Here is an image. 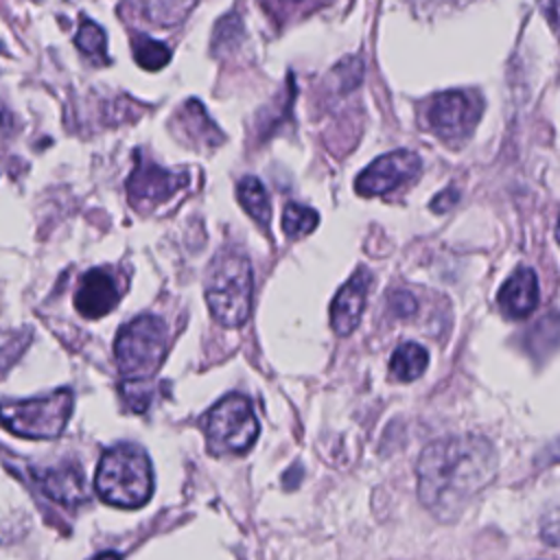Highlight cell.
Masks as SVG:
<instances>
[{
    "label": "cell",
    "instance_id": "cell-10",
    "mask_svg": "<svg viewBox=\"0 0 560 560\" xmlns=\"http://www.w3.org/2000/svg\"><path fill=\"white\" fill-rule=\"evenodd\" d=\"M122 289L116 280V276L103 267L90 269L81 276L77 293H74V306L83 317L96 319L107 315L120 300Z\"/></svg>",
    "mask_w": 560,
    "mask_h": 560
},
{
    "label": "cell",
    "instance_id": "cell-8",
    "mask_svg": "<svg viewBox=\"0 0 560 560\" xmlns=\"http://www.w3.org/2000/svg\"><path fill=\"white\" fill-rule=\"evenodd\" d=\"M422 162L420 155L407 149H398L376 158L359 177H357V192L363 197L387 195L402 184L413 182L420 175Z\"/></svg>",
    "mask_w": 560,
    "mask_h": 560
},
{
    "label": "cell",
    "instance_id": "cell-24",
    "mask_svg": "<svg viewBox=\"0 0 560 560\" xmlns=\"http://www.w3.org/2000/svg\"><path fill=\"white\" fill-rule=\"evenodd\" d=\"M540 455H542V457H540V464H542V466H549V464L560 462V440L553 442V444H551L547 451H542Z\"/></svg>",
    "mask_w": 560,
    "mask_h": 560
},
{
    "label": "cell",
    "instance_id": "cell-1",
    "mask_svg": "<svg viewBox=\"0 0 560 560\" xmlns=\"http://www.w3.org/2000/svg\"><path fill=\"white\" fill-rule=\"evenodd\" d=\"M497 464L492 442L481 435L433 440L416 464L418 499L438 521L451 523L492 481Z\"/></svg>",
    "mask_w": 560,
    "mask_h": 560
},
{
    "label": "cell",
    "instance_id": "cell-6",
    "mask_svg": "<svg viewBox=\"0 0 560 560\" xmlns=\"http://www.w3.org/2000/svg\"><path fill=\"white\" fill-rule=\"evenodd\" d=\"M203 431L210 453H245L258 435V420L254 416L252 402L243 394H228L206 413Z\"/></svg>",
    "mask_w": 560,
    "mask_h": 560
},
{
    "label": "cell",
    "instance_id": "cell-25",
    "mask_svg": "<svg viewBox=\"0 0 560 560\" xmlns=\"http://www.w3.org/2000/svg\"><path fill=\"white\" fill-rule=\"evenodd\" d=\"M11 129V116L9 112L0 105V133H7Z\"/></svg>",
    "mask_w": 560,
    "mask_h": 560
},
{
    "label": "cell",
    "instance_id": "cell-26",
    "mask_svg": "<svg viewBox=\"0 0 560 560\" xmlns=\"http://www.w3.org/2000/svg\"><path fill=\"white\" fill-rule=\"evenodd\" d=\"M94 560H120V556L116 551H105V553H98Z\"/></svg>",
    "mask_w": 560,
    "mask_h": 560
},
{
    "label": "cell",
    "instance_id": "cell-14",
    "mask_svg": "<svg viewBox=\"0 0 560 560\" xmlns=\"http://www.w3.org/2000/svg\"><path fill=\"white\" fill-rule=\"evenodd\" d=\"M427 365H429V352L416 341L400 343L389 359L392 376L402 383H411L418 376H422Z\"/></svg>",
    "mask_w": 560,
    "mask_h": 560
},
{
    "label": "cell",
    "instance_id": "cell-5",
    "mask_svg": "<svg viewBox=\"0 0 560 560\" xmlns=\"http://www.w3.org/2000/svg\"><path fill=\"white\" fill-rule=\"evenodd\" d=\"M72 413V394L57 389L28 400H11L0 405V422L15 435L33 440L57 438Z\"/></svg>",
    "mask_w": 560,
    "mask_h": 560
},
{
    "label": "cell",
    "instance_id": "cell-18",
    "mask_svg": "<svg viewBox=\"0 0 560 560\" xmlns=\"http://www.w3.org/2000/svg\"><path fill=\"white\" fill-rule=\"evenodd\" d=\"M131 50L133 59L147 70H160L171 59V50L162 42H155L140 33L131 37Z\"/></svg>",
    "mask_w": 560,
    "mask_h": 560
},
{
    "label": "cell",
    "instance_id": "cell-16",
    "mask_svg": "<svg viewBox=\"0 0 560 560\" xmlns=\"http://www.w3.org/2000/svg\"><path fill=\"white\" fill-rule=\"evenodd\" d=\"M179 116L184 120V129L190 136H195L201 144H217L221 140L217 127L210 122V118L206 116L203 107L197 101H188Z\"/></svg>",
    "mask_w": 560,
    "mask_h": 560
},
{
    "label": "cell",
    "instance_id": "cell-11",
    "mask_svg": "<svg viewBox=\"0 0 560 560\" xmlns=\"http://www.w3.org/2000/svg\"><path fill=\"white\" fill-rule=\"evenodd\" d=\"M372 284V273L365 269H359L335 295L330 304V326L337 335L346 337L350 335L363 315L368 291Z\"/></svg>",
    "mask_w": 560,
    "mask_h": 560
},
{
    "label": "cell",
    "instance_id": "cell-7",
    "mask_svg": "<svg viewBox=\"0 0 560 560\" xmlns=\"http://www.w3.org/2000/svg\"><path fill=\"white\" fill-rule=\"evenodd\" d=\"M481 98L464 90H448L433 98L429 107L431 129L446 142H462L475 129L481 116Z\"/></svg>",
    "mask_w": 560,
    "mask_h": 560
},
{
    "label": "cell",
    "instance_id": "cell-4",
    "mask_svg": "<svg viewBox=\"0 0 560 560\" xmlns=\"http://www.w3.org/2000/svg\"><path fill=\"white\" fill-rule=\"evenodd\" d=\"M168 348L166 322L158 315H138L127 322L114 341V357L127 381H147L162 365Z\"/></svg>",
    "mask_w": 560,
    "mask_h": 560
},
{
    "label": "cell",
    "instance_id": "cell-19",
    "mask_svg": "<svg viewBox=\"0 0 560 560\" xmlns=\"http://www.w3.org/2000/svg\"><path fill=\"white\" fill-rule=\"evenodd\" d=\"M77 46L81 48L83 55L107 61L105 55V33L98 24H94L92 20H81V26L77 31Z\"/></svg>",
    "mask_w": 560,
    "mask_h": 560
},
{
    "label": "cell",
    "instance_id": "cell-3",
    "mask_svg": "<svg viewBox=\"0 0 560 560\" xmlns=\"http://www.w3.org/2000/svg\"><path fill=\"white\" fill-rule=\"evenodd\" d=\"M254 273L245 254L223 252L210 267L206 302L212 317L228 328L241 326L252 313Z\"/></svg>",
    "mask_w": 560,
    "mask_h": 560
},
{
    "label": "cell",
    "instance_id": "cell-13",
    "mask_svg": "<svg viewBox=\"0 0 560 560\" xmlns=\"http://www.w3.org/2000/svg\"><path fill=\"white\" fill-rule=\"evenodd\" d=\"M37 481H39L42 492L61 505L74 508L88 499L85 481H83L81 468H77V466L63 464V466L46 468L37 475Z\"/></svg>",
    "mask_w": 560,
    "mask_h": 560
},
{
    "label": "cell",
    "instance_id": "cell-12",
    "mask_svg": "<svg viewBox=\"0 0 560 560\" xmlns=\"http://www.w3.org/2000/svg\"><path fill=\"white\" fill-rule=\"evenodd\" d=\"M538 278L532 269L521 267L516 269L501 287L497 302L505 317L510 319H525L538 306Z\"/></svg>",
    "mask_w": 560,
    "mask_h": 560
},
{
    "label": "cell",
    "instance_id": "cell-9",
    "mask_svg": "<svg viewBox=\"0 0 560 560\" xmlns=\"http://www.w3.org/2000/svg\"><path fill=\"white\" fill-rule=\"evenodd\" d=\"M186 173L166 171L153 162H138L127 179V192L133 206L162 203L186 186Z\"/></svg>",
    "mask_w": 560,
    "mask_h": 560
},
{
    "label": "cell",
    "instance_id": "cell-15",
    "mask_svg": "<svg viewBox=\"0 0 560 560\" xmlns=\"http://www.w3.org/2000/svg\"><path fill=\"white\" fill-rule=\"evenodd\" d=\"M236 195H238V201L243 206V210L260 225V228H267L269 221H271V203H269V197H267V190L265 186L260 184V179L247 175L238 182L236 186Z\"/></svg>",
    "mask_w": 560,
    "mask_h": 560
},
{
    "label": "cell",
    "instance_id": "cell-22",
    "mask_svg": "<svg viewBox=\"0 0 560 560\" xmlns=\"http://www.w3.org/2000/svg\"><path fill=\"white\" fill-rule=\"evenodd\" d=\"M455 201H457V192H455V188H448V190H444L440 197L433 199L431 208L438 210V212H446Z\"/></svg>",
    "mask_w": 560,
    "mask_h": 560
},
{
    "label": "cell",
    "instance_id": "cell-2",
    "mask_svg": "<svg viewBox=\"0 0 560 560\" xmlns=\"http://www.w3.org/2000/svg\"><path fill=\"white\" fill-rule=\"evenodd\" d=\"M94 488L109 505H144L153 490V470L147 453L136 444H116L98 459Z\"/></svg>",
    "mask_w": 560,
    "mask_h": 560
},
{
    "label": "cell",
    "instance_id": "cell-17",
    "mask_svg": "<svg viewBox=\"0 0 560 560\" xmlns=\"http://www.w3.org/2000/svg\"><path fill=\"white\" fill-rule=\"evenodd\" d=\"M319 223V217L313 208L302 203H287L282 212V230L291 238H300L311 234Z\"/></svg>",
    "mask_w": 560,
    "mask_h": 560
},
{
    "label": "cell",
    "instance_id": "cell-20",
    "mask_svg": "<svg viewBox=\"0 0 560 560\" xmlns=\"http://www.w3.org/2000/svg\"><path fill=\"white\" fill-rule=\"evenodd\" d=\"M122 394H125V400L129 402V407L133 411H144L149 407L151 389H149L147 381H125Z\"/></svg>",
    "mask_w": 560,
    "mask_h": 560
},
{
    "label": "cell",
    "instance_id": "cell-23",
    "mask_svg": "<svg viewBox=\"0 0 560 560\" xmlns=\"http://www.w3.org/2000/svg\"><path fill=\"white\" fill-rule=\"evenodd\" d=\"M392 306H394L400 315H409V313L413 311V300H411L409 293H394Z\"/></svg>",
    "mask_w": 560,
    "mask_h": 560
},
{
    "label": "cell",
    "instance_id": "cell-27",
    "mask_svg": "<svg viewBox=\"0 0 560 560\" xmlns=\"http://www.w3.org/2000/svg\"><path fill=\"white\" fill-rule=\"evenodd\" d=\"M556 238H558V243H560V217H558V223H556Z\"/></svg>",
    "mask_w": 560,
    "mask_h": 560
},
{
    "label": "cell",
    "instance_id": "cell-21",
    "mask_svg": "<svg viewBox=\"0 0 560 560\" xmlns=\"http://www.w3.org/2000/svg\"><path fill=\"white\" fill-rule=\"evenodd\" d=\"M540 538L551 547H560V508H553L542 516Z\"/></svg>",
    "mask_w": 560,
    "mask_h": 560
}]
</instances>
